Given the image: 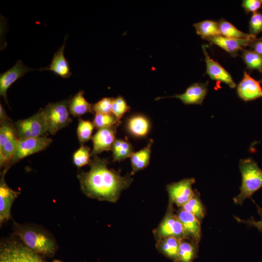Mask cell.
I'll use <instances>...</instances> for the list:
<instances>
[{"label": "cell", "instance_id": "cell-1", "mask_svg": "<svg viewBox=\"0 0 262 262\" xmlns=\"http://www.w3.org/2000/svg\"><path fill=\"white\" fill-rule=\"evenodd\" d=\"M108 161L95 156L90 160L87 172L79 171L77 178L82 192L100 201L115 202L121 192L131 184V174L122 176L108 167Z\"/></svg>", "mask_w": 262, "mask_h": 262}, {"label": "cell", "instance_id": "cell-2", "mask_svg": "<svg viewBox=\"0 0 262 262\" xmlns=\"http://www.w3.org/2000/svg\"><path fill=\"white\" fill-rule=\"evenodd\" d=\"M14 235L25 246L44 257H52L58 246L53 235L41 226L13 222Z\"/></svg>", "mask_w": 262, "mask_h": 262}, {"label": "cell", "instance_id": "cell-3", "mask_svg": "<svg viewBox=\"0 0 262 262\" xmlns=\"http://www.w3.org/2000/svg\"><path fill=\"white\" fill-rule=\"evenodd\" d=\"M239 168L242 175L240 192L233 201L236 204L242 205L246 199L262 188V170L250 158L241 160Z\"/></svg>", "mask_w": 262, "mask_h": 262}, {"label": "cell", "instance_id": "cell-4", "mask_svg": "<svg viewBox=\"0 0 262 262\" xmlns=\"http://www.w3.org/2000/svg\"><path fill=\"white\" fill-rule=\"evenodd\" d=\"M0 262H47L45 257L30 249L15 236L1 240Z\"/></svg>", "mask_w": 262, "mask_h": 262}, {"label": "cell", "instance_id": "cell-5", "mask_svg": "<svg viewBox=\"0 0 262 262\" xmlns=\"http://www.w3.org/2000/svg\"><path fill=\"white\" fill-rule=\"evenodd\" d=\"M16 129L9 118L0 123V168L1 175H5L16 151L18 142Z\"/></svg>", "mask_w": 262, "mask_h": 262}, {"label": "cell", "instance_id": "cell-6", "mask_svg": "<svg viewBox=\"0 0 262 262\" xmlns=\"http://www.w3.org/2000/svg\"><path fill=\"white\" fill-rule=\"evenodd\" d=\"M69 100L49 103L41 109L46 120L48 132L54 135L72 121L68 108Z\"/></svg>", "mask_w": 262, "mask_h": 262}, {"label": "cell", "instance_id": "cell-7", "mask_svg": "<svg viewBox=\"0 0 262 262\" xmlns=\"http://www.w3.org/2000/svg\"><path fill=\"white\" fill-rule=\"evenodd\" d=\"M18 139L45 136L48 132L46 119L41 109L30 117L14 124Z\"/></svg>", "mask_w": 262, "mask_h": 262}, {"label": "cell", "instance_id": "cell-8", "mask_svg": "<svg viewBox=\"0 0 262 262\" xmlns=\"http://www.w3.org/2000/svg\"><path fill=\"white\" fill-rule=\"evenodd\" d=\"M173 205L169 202L165 216L154 230L156 241L167 237H175L180 240L186 239L181 222L177 213H174Z\"/></svg>", "mask_w": 262, "mask_h": 262}, {"label": "cell", "instance_id": "cell-9", "mask_svg": "<svg viewBox=\"0 0 262 262\" xmlns=\"http://www.w3.org/2000/svg\"><path fill=\"white\" fill-rule=\"evenodd\" d=\"M51 138L46 136L19 139L16 151L10 167L21 159L45 149L51 143Z\"/></svg>", "mask_w": 262, "mask_h": 262}, {"label": "cell", "instance_id": "cell-10", "mask_svg": "<svg viewBox=\"0 0 262 262\" xmlns=\"http://www.w3.org/2000/svg\"><path fill=\"white\" fill-rule=\"evenodd\" d=\"M194 178H185L166 186L169 202L181 208L194 195L192 185L195 182Z\"/></svg>", "mask_w": 262, "mask_h": 262}, {"label": "cell", "instance_id": "cell-11", "mask_svg": "<svg viewBox=\"0 0 262 262\" xmlns=\"http://www.w3.org/2000/svg\"><path fill=\"white\" fill-rule=\"evenodd\" d=\"M35 70L27 66L18 60L11 68L0 75V95L8 104L7 92L9 87L16 81L31 71Z\"/></svg>", "mask_w": 262, "mask_h": 262}, {"label": "cell", "instance_id": "cell-12", "mask_svg": "<svg viewBox=\"0 0 262 262\" xmlns=\"http://www.w3.org/2000/svg\"><path fill=\"white\" fill-rule=\"evenodd\" d=\"M5 175H1L0 180V225L8 222L11 218L12 204L20 192L11 188L6 183Z\"/></svg>", "mask_w": 262, "mask_h": 262}, {"label": "cell", "instance_id": "cell-13", "mask_svg": "<svg viewBox=\"0 0 262 262\" xmlns=\"http://www.w3.org/2000/svg\"><path fill=\"white\" fill-rule=\"evenodd\" d=\"M118 126L98 129L92 136L93 147L91 156L94 157L105 151L112 150L116 140V128Z\"/></svg>", "mask_w": 262, "mask_h": 262}, {"label": "cell", "instance_id": "cell-14", "mask_svg": "<svg viewBox=\"0 0 262 262\" xmlns=\"http://www.w3.org/2000/svg\"><path fill=\"white\" fill-rule=\"evenodd\" d=\"M202 49L206 63V73L210 78L213 80L223 82L231 88H235L236 84L229 72L217 62L210 57L205 45L202 46Z\"/></svg>", "mask_w": 262, "mask_h": 262}, {"label": "cell", "instance_id": "cell-15", "mask_svg": "<svg viewBox=\"0 0 262 262\" xmlns=\"http://www.w3.org/2000/svg\"><path fill=\"white\" fill-rule=\"evenodd\" d=\"M204 39L219 47L230 54L231 56L236 57L240 50L249 45L256 38L234 39L222 35H217Z\"/></svg>", "mask_w": 262, "mask_h": 262}, {"label": "cell", "instance_id": "cell-16", "mask_svg": "<svg viewBox=\"0 0 262 262\" xmlns=\"http://www.w3.org/2000/svg\"><path fill=\"white\" fill-rule=\"evenodd\" d=\"M237 93L242 100L247 101L262 97V88L260 82L245 72L241 81L237 87Z\"/></svg>", "mask_w": 262, "mask_h": 262}, {"label": "cell", "instance_id": "cell-17", "mask_svg": "<svg viewBox=\"0 0 262 262\" xmlns=\"http://www.w3.org/2000/svg\"><path fill=\"white\" fill-rule=\"evenodd\" d=\"M207 93V85L203 83H195L190 85L185 91L181 94L172 96L158 97L156 100L167 98L180 99L184 104L201 105Z\"/></svg>", "mask_w": 262, "mask_h": 262}, {"label": "cell", "instance_id": "cell-18", "mask_svg": "<svg viewBox=\"0 0 262 262\" xmlns=\"http://www.w3.org/2000/svg\"><path fill=\"white\" fill-rule=\"evenodd\" d=\"M186 239L198 243L201 236V222L192 214L180 209L177 213Z\"/></svg>", "mask_w": 262, "mask_h": 262}, {"label": "cell", "instance_id": "cell-19", "mask_svg": "<svg viewBox=\"0 0 262 262\" xmlns=\"http://www.w3.org/2000/svg\"><path fill=\"white\" fill-rule=\"evenodd\" d=\"M125 128L127 131L132 136L137 138H145L150 131L151 123L146 115L135 114L127 118Z\"/></svg>", "mask_w": 262, "mask_h": 262}, {"label": "cell", "instance_id": "cell-20", "mask_svg": "<svg viewBox=\"0 0 262 262\" xmlns=\"http://www.w3.org/2000/svg\"><path fill=\"white\" fill-rule=\"evenodd\" d=\"M67 38L66 36L63 45L54 54L51 62L48 67L40 68V70H49L56 75L63 78H69L72 74L69 63L66 59L64 51L65 44Z\"/></svg>", "mask_w": 262, "mask_h": 262}, {"label": "cell", "instance_id": "cell-21", "mask_svg": "<svg viewBox=\"0 0 262 262\" xmlns=\"http://www.w3.org/2000/svg\"><path fill=\"white\" fill-rule=\"evenodd\" d=\"M153 142L154 141L150 139L147 146L142 149L133 152L131 155L130 157L132 167L131 175L145 169L148 165L150 159L151 147Z\"/></svg>", "mask_w": 262, "mask_h": 262}, {"label": "cell", "instance_id": "cell-22", "mask_svg": "<svg viewBox=\"0 0 262 262\" xmlns=\"http://www.w3.org/2000/svg\"><path fill=\"white\" fill-rule=\"evenodd\" d=\"M70 114L74 117H80L87 113H93V104L84 96V91H80L69 100Z\"/></svg>", "mask_w": 262, "mask_h": 262}, {"label": "cell", "instance_id": "cell-23", "mask_svg": "<svg viewBox=\"0 0 262 262\" xmlns=\"http://www.w3.org/2000/svg\"><path fill=\"white\" fill-rule=\"evenodd\" d=\"M181 240L175 237H164L157 241L156 248L159 252L174 262Z\"/></svg>", "mask_w": 262, "mask_h": 262}, {"label": "cell", "instance_id": "cell-24", "mask_svg": "<svg viewBox=\"0 0 262 262\" xmlns=\"http://www.w3.org/2000/svg\"><path fill=\"white\" fill-rule=\"evenodd\" d=\"M198 250V243L188 239L181 240L174 262H194Z\"/></svg>", "mask_w": 262, "mask_h": 262}, {"label": "cell", "instance_id": "cell-25", "mask_svg": "<svg viewBox=\"0 0 262 262\" xmlns=\"http://www.w3.org/2000/svg\"><path fill=\"white\" fill-rule=\"evenodd\" d=\"M113 161L120 162L130 158L133 153V146L127 138L116 139L112 148Z\"/></svg>", "mask_w": 262, "mask_h": 262}, {"label": "cell", "instance_id": "cell-26", "mask_svg": "<svg viewBox=\"0 0 262 262\" xmlns=\"http://www.w3.org/2000/svg\"><path fill=\"white\" fill-rule=\"evenodd\" d=\"M180 209L191 213L201 223L206 215V210L197 190L193 196Z\"/></svg>", "mask_w": 262, "mask_h": 262}, {"label": "cell", "instance_id": "cell-27", "mask_svg": "<svg viewBox=\"0 0 262 262\" xmlns=\"http://www.w3.org/2000/svg\"><path fill=\"white\" fill-rule=\"evenodd\" d=\"M197 34L203 39L205 38L221 35L218 22L213 20H206L193 25Z\"/></svg>", "mask_w": 262, "mask_h": 262}, {"label": "cell", "instance_id": "cell-28", "mask_svg": "<svg viewBox=\"0 0 262 262\" xmlns=\"http://www.w3.org/2000/svg\"><path fill=\"white\" fill-rule=\"evenodd\" d=\"M218 24L221 35L223 36L234 39L256 38L249 33L238 30L233 24L223 19H221Z\"/></svg>", "mask_w": 262, "mask_h": 262}, {"label": "cell", "instance_id": "cell-29", "mask_svg": "<svg viewBox=\"0 0 262 262\" xmlns=\"http://www.w3.org/2000/svg\"><path fill=\"white\" fill-rule=\"evenodd\" d=\"M95 126L93 122L79 119L77 129V134L78 140L82 145L89 141L92 137V133Z\"/></svg>", "mask_w": 262, "mask_h": 262}, {"label": "cell", "instance_id": "cell-30", "mask_svg": "<svg viewBox=\"0 0 262 262\" xmlns=\"http://www.w3.org/2000/svg\"><path fill=\"white\" fill-rule=\"evenodd\" d=\"M242 57L247 68L262 72V56L253 50L244 49Z\"/></svg>", "mask_w": 262, "mask_h": 262}, {"label": "cell", "instance_id": "cell-31", "mask_svg": "<svg viewBox=\"0 0 262 262\" xmlns=\"http://www.w3.org/2000/svg\"><path fill=\"white\" fill-rule=\"evenodd\" d=\"M93 122L98 129L119 126L121 123L112 113L96 114Z\"/></svg>", "mask_w": 262, "mask_h": 262}, {"label": "cell", "instance_id": "cell-32", "mask_svg": "<svg viewBox=\"0 0 262 262\" xmlns=\"http://www.w3.org/2000/svg\"><path fill=\"white\" fill-rule=\"evenodd\" d=\"M91 149L87 146L82 145L73 155V162L78 168L89 164L91 159Z\"/></svg>", "mask_w": 262, "mask_h": 262}, {"label": "cell", "instance_id": "cell-33", "mask_svg": "<svg viewBox=\"0 0 262 262\" xmlns=\"http://www.w3.org/2000/svg\"><path fill=\"white\" fill-rule=\"evenodd\" d=\"M130 110L131 107L128 105L122 96H118L114 98L111 112L118 121H121V118Z\"/></svg>", "mask_w": 262, "mask_h": 262}, {"label": "cell", "instance_id": "cell-34", "mask_svg": "<svg viewBox=\"0 0 262 262\" xmlns=\"http://www.w3.org/2000/svg\"><path fill=\"white\" fill-rule=\"evenodd\" d=\"M113 98L105 97L101 98L98 102L93 104V109L96 114H110L112 113V107Z\"/></svg>", "mask_w": 262, "mask_h": 262}, {"label": "cell", "instance_id": "cell-35", "mask_svg": "<svg viewBox=\"0 0 262 262\" xmlns=\"http://www.w3.org/2000/svg\"><path fill=\"white\" fill-rule=\"evenodd\" d=\"M249 34L256 37L262 32V14L256 12L252 14L249 21Z\"/></svg>", "mask_w": 262, "mask_h": 262}, {"label": "cell", "instance_id": "cell-36", "mask_svg": "<svg viewBox=\"0 0 262 262\" xmlns=\"http://www.w3.org/2000/svg\"><path fill=\"white\" fill-rule=\"evenodd\" d=\"M256 206L258 213L261 216L260 220L256 221L252 216L247 220H243L236 216L234 217L238 222L245 223L249 227H255L259 231L262 232V209L257 205H256Z\"/></svg>", "mask_w": 262, "mask_h": 262}, {"label": "cell", "instance_id": "cell-37", "mask_svg": "<svg viewBox=\"0 0 262 262\" xmlns=\"http://www.w3.org/2000/svg\"><path fill=\"white\" fill-rule=\"evenodd\" d=\"M262 3L260 0H245L243 1L242 7L246 13H256L262 7Z\"/></svg>", "mask_w": 262, "mask_h": 262}, {"label": "cell", "instance_id": "cell-38", "mask_svg": "<svg viewBox=\"0 0 262 262\" xmlns=\"http://www.w3.org/2000/svg\"><path fill=\"white\" fill-rule=\"evenodd\" d=\"M249 46L254 51L262 56V38L258 39L256 38Z\"/></svg>", "mask_w": 262, "mask_h": 262}, {"label": "cell", "instance_id": "cell-39", "mask_svg": "<svg viewBox=\"0 0 262 262\" xmlns=\"http://www.w3.org/2000/svg\"><path fill=\"white\" fill-rule=\"evenodd\" d=\"M6 112L1 104H0V123L8 119Z\"/></svg>", "mask_w": 262, "mask_h": 262}, {"label": "cell", "instance_id": "cell-40", "mask_svg": "<svg viewBox=\"0 0 262 262\" xmlns=\"http://www.w3.org/2000/svg\"><path fill=\"white\" fill-rule=\"evenodd\" d=\"M52 262H62L61 261L58 260H54Z\"/></svg>", "mask_w": 262, "mask_h": 262}]
</instances>
